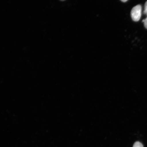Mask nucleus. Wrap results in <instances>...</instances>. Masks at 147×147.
Instances as JSON below:
<instances>
[{"label": "nucleus", "mask_w": 147, "mask_h": 147, "mask_svg": "<svg viewBox=\"0 0 147 147\" xmlns=\"http://www.w3.org/2000/svg\"><path fill=\"white\" fill-rule=\"evenodd\" d=\"M60 1H65V0H60Z\"/></svg>", "instance_id": "6"}, {"label": "nucleus", "mask_w": 147, "mask_h": 147, "mask_svg": "<svg viewBox=\"0 0 147 147\" xmlns=\"http://www.w3.org/2000/svg\"><path fill=\"white\" fill-rule=\"evenodd\" d=\"M142 13V7L140 5H138L132 9L131 15L134 21L138 22L140 20Z\"/></svg>", "instance_id": "1"}, {"label": "nucleus", "mask_w": 147, "mask_h": 147, "mask_svg": "<svg viewBox=\"0 0 147 147\" xmlns=\"http://www.w3.org/2000/svg\"><path fill=\"white\" fill-rule=\"evenodd\" d=\"M144 13L146 15L147 17V1L145 3Z\"/></svg>", "instance_id": "3"}, {"label": "nucleus", "mask_w": 147, "mask_h": 147, "mask_svg": "<svg viewBox=\"0 0 147 147\" xmlns=\"http://www.w3.org/2000/svg\"><path fill=\"white\" fill-rule=\"evenodd\" d=\"M121 1L123 2H126L128 1V0H121Z\"/></svg>", "instance_id": "5"}, {"label": "nucleus", "mask_w": 147, "mask_h": 147, "mask_svg": "<svg viewBox=\"0 0 147 147\" xmlns=\"http://www.w3.org/2000/svg\"><path fill=\"white\" fill-rule=\"evenodd\" d=\"M133 147H143V146L141 142L137 141L134 143Z\"/></svg>", "instance_id": "2"}, {"label": "nucleus", "mask_w": 147, "mask_h": 147, "mask_svg": "<svg viewBox=\"0 0 147 147\" xmlns=\"http://www.w3.org/2000/svg\"><path fill=\"white\" fill-rule=\"evenodd\" d=\"M142 22L144 23V24L145 28L147 29V17L144 20H143Z\"/></svg>", "instance_id": "4"}]
</instances>
